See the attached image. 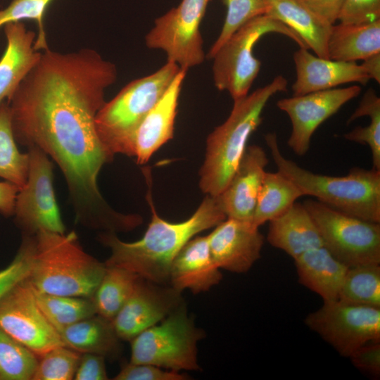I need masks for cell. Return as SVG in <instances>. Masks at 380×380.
I'll return each instance as SVG.
<instances>
[{"label": "cell", "instance_id": "cell-35", "mask_svg": "<svg viewBox=\"0 0 380 380\" xmlns=\"http://www.w3.org/2000/svg\"><path fill=\"white\" fill-rule=\"evenodd\" d=\"M227 14L220 33L210 48L205 58L211 60L221 46L250 20L266 14L263 0H222Z\"/></svg>", "mask_w": 380, "mask_h": 380}, {"label": "cell", "instance_id": "cell-28", "mask_svg": "<svg viewBox=\"0 0 380 380\" xmlns=\"http://www.w3.org/2000/svg\"><path fill=\"white\" fill-rule=\"evenodd\" d=\"M140 277L128 270L106 266L92 296L96 314L112 320L132 293Z\"/></svg>", "mask_w": 380, "mask_h": 380}, {"label": "cell", "instance_id": "cell-7", "mask_svg": "<svg viewBox=\"0 0 380 380\" xmlns=\"http://www.w3.org/2000/svg\"><path fill=\"white\" fill-rule=\"evenodd\" d=\"M278 33L308 49L299 35L276 18L263 14L237 30L217 51L211 60L215 87L227 91L233 101L246 96L260 70L261 63L253 54L256 43L265 34Z\"/></svg>", "mask_w": 380, "mask_h": 380}, {"label": "cell", "instance_id": "cell-8", "mask_svg": "<svg viewBox=\"0 0 380 380\" xmlns=\"http://www.w3.org/2000/svg\"><path fill=\"white\" fill-rule=\"evenodd\" d=\"M201 338V331L195 327L182 305L130 341L129 362L176 372L198 370L197 343Z\"/></svg>", "mask_w": 380, "mask_h": 380}, {"label": "cell", "instance_id": "cell-15", "mask_svg": "<svg viewBox=\"0 0 380 380\" xmlns=\"http://www.w3.org/2000/svg\"><path fill=\"white\" fill-rule=\"evenodd\" d=\"M181 292L140 277L125 304L111 320L120 340L130 341L159 323L182 305Z\"/></svg>", "mask_w": 380, "mask_h": 380}, {"label": "cell", "instance_id": "cell-17", "mask_svg": "<svg viewBox=\"0 0 380 380\" xmlns=\"http://www.w3.org/2000/svg\"><path fill=\"white\" fill-rule=\"evenodd\" d=\"M268 163L267 153L261 146L254 144L246 147L228 184L217 196L227 217L252 223Z\"/></svg>", "mask_w": 380, "mask_h": 380}, {"label": "cell", "instance_id": "cell-5", "mask_svg": "<svg viewBox=\"0 0 380 380\" xmlns=\"http://www.w3.org/2000/svg\"><path fill=\"white\" fill-rule=\"evenodd\" d=\"M266 144L277 170L291 179L303 191L342 213L380 223V170L353 167L341 177L309 171L281 152L277 134L267 133Z\"/></svg>", "mask_w": 380, "mask_h": 380}, {"label": "cell", "instance_id": "cell-23", "mask_svg": "<svg viewBox=\"0 0 380 380\" xmlns=\"http://www.w3.org/2000/svg\"><path fill=\"white\" fill-rule=\"evenodd\" d=\"M266 14L283 23L305 43L316 56L329 58L327 43L332 24L310 8L302 0H263Z\"/></svg>", "mask_w": 380, "mask_h": 380}, {"label": "cell", "instance_id": "cell-41", "mask_svg": "<svg viewBox=\"0 0 380 380\" xmlns=\"http://www.w3.org/2000/svg\"><path fill=\"white\" fill-rule=\"evenodd\" d=\"M74 379H108L105 365V357L95 353H81Z\"/></svg>", "mask_w": 380, "mask_h": 380}, {"label": "cell", "instance_id": "cell-6", "mask_svg": "<svg viewBox=\"0 0 380 380\" xmlns=\"http://www.w3.org/2000/svg\"><path fill=\"white\" fill-rule=\"evenodd\" d=\"M174 62L125 85L96 115L99 137L108 153L129 156L132 138L139 125L165 93L180 70Z\"/></svg>", "mask_w": 380, "mask_h": 380}, {"label": "cell", "instance_id": "cell-21", "mask_svg": "<svg viewBox=\"0 0 380 380\" xmlns=\"http://www.w3.org/2000/svg\"><path fill=\"white\" fill-rule=\"evenodd\" d=\"M3 27L6 46L0 58V103L11 97L42 56L34 48L37 34L22 21Z\"/></svg>", "mask_w": 380, "mask_h": 380}, {"label": "cell", "instance_id": "cell-34", "mask_svg": "<svg viewBox=\"0 0 380 380\" xmlns=\"http://www.w3.org/2000/svg\"><path fill=\"white\" fill-rule=\"evenodd\" d=\"M80 356L65 346L54 348L38 357L32 380L74 379Z\"/></svg>", "mask_w": 380, "mask_h": 380}, {"label": "cell", "instance_id": "cell-40", "mask_svg": "<svg viewBox=\"0 0 380 380\" xmlns=\"http://www.w3.org/2000/svg\"><path fill=\"white\" fill-rule=\"evenodd\" d=\"M353 365L362 372L379 377L380 374V341L366 343L348 357Z\"/></svg>", "mask_w": 380, "mask_h": 380}, {"label": "cell", "instance_id": "cell-13", "mask_svg": "<svg viewBox=\"0 0 380 380\" xmlns=\"http://www.w3.org/2000/svg\"><path fill=\"white\" fill-rule=\"evenodd\" d=\"M0 329L37 357L54 348L64 346L60 334L37 305L27 278L0 299Z\"/></svg>", "mask_w": 380, "mask_h": 380}, {"label": "cell", "instance_id": "cell-31", "mask_svg": "<svg viewBox=\"0 0 380 380\" xmlns=\"http://www.w3.org/2000/svg\"><path fill=\"white\" fill-rule=\"evenodd\" d=\"M338 300L380 308V265L349 267Z\"/></svg>", "mask_w": 380, "mask_h": 380}, {"label": "cell", "instance_id": "cell-42", "mask_svg": "<svg viewBox=\"0 0 380 380\" xmlns=\"http://www.w3.org/2000/svg\"><path fill=\"white\" fill-rule=\"evenodd\" d=\"M310 8L334 25L344 0H302Z\"/></svg>", "mask_w": 380, "mask_h": 380}, {"label": "cell", "instance_id": "cell-19", "mask_svg": "<svg viewBox=\"0 0 380 380\" xmlns=\"http://www.w3.org/2000/svg\"><path fill=\"white\" fill-rule=\"evenodd\" d=\"M296 78L292 85L293 96L327 90L357 82L366 84L370 80L361 65L320 58L299 47L293 56Z\"/></svg>", "mask_w": 380, "mask_h": 380}, {"label": "cell", "instance_id": "cell-14", "mask_svg": "<svg viewBox=\"0 0 380 380\" xmlns=\"http://www.w3.org/2000/svg\"><path fill=\"white\" fill-rule=\"evenodd\" d=\"M360 92V86L353 85L279 100L277 106L291 120V132L287 141L290 148L299 156L306 154L312 137L319 125Z\"/></svg>", "mask_w": 380, "mask_h": 380}, {"label": "cell", "instance_id": "cell-24", "mask_svg": "<svg viewBox=\"0 0 380 380\" xmlns=\"http://www.w3.org/2000/svg\"><path fill=\"white\" fill-rule=\"evenodd\" d=\"M293 260L303 286L318 294L324 302L338 300L348 266L324 246L309 250Z\"/></svg>", "mask_w": 380, "mask_h": 380}, {"label": "cell", "instance_id": "cell-38", "mask_svg": "<svg viewBox=\"0 0 380 380\" xmlns=\"http://www.w3.org/2000/svg\"><path fill=\"white\" fill-rule=\"evenodd\" d=\"M380 20V0H344L337 20L342 24L360 25Z\"/></svg>", "mask_w": 380, "mask_h": 380}, {"label": "cell", "instance_id": "cell-9", "mask_svg": "<svg viewBox=\"0 0 380 380\" xmlns=\"http://www.w3.org/2000/svg\"><path fill=\"white\" fill-rule=\"evenodd\" d=\"M312 216L323 246L348 267L380 265V223L335 210L319 201L303 203Z\"/></svg>", "mask_w": 380, "mask_h": 380}, {"label": "cell", "instance_id": "cell-3", "mask_svg": "<svg viewBox=\"0 0 380 380\" xmlns=\"http://www.w3.org/2000/svg\"><path fill=\"white\" fill-rule=\"evenodd\" d=\"M27 236L32 256L27 280L36 290L51 294L92 298L106 266L87 253L72 231L41 229Z\"/></svg>", "mask_w": 380, "mask_h": 380}, {"label": "cell", "instance_id": "cell-20", "mask_svg": "<svg viewBox=\"0 0 380 380\" xmlns=\"http://www.w3.org/2000/svg\"><path fill=\"white\" fill-rule=\"evenodd\" d=\"M222 278L210 249L207 236L191 238L174 258L169 284L177 291L190 290L194 293L205 292Z\"/></svg>", "mask_w": 380, "mask_h": 380}, {"label": "cell", "instance_id": "cell-33", "mask_svg": "<svg viewBox=\"0 0 380 380\" xmlns=\"http://www.w3.org/2000/svg\"><path fill=\"white\" fill-rule=\"evenodd\" d=\"M38 357L0 329V380H32Z\"/></svg>", "mask_w": 380, "mask_h": 380}, {"label": "cell", "instance_id": "cell-27", "mask_svg": "<svg viewBox=\"0 0 380 380\" xmlns=\"http://www.w3.org/2000/svg\"><path fill=\"white\" fill-rule=\"evenodd\" d=\"M303 196L300 189L281 172H265L252 224L260 227L284 213Z\"/></svg>", "mask_w": 380, "mask_h": 380}, {"label": "cell", "instance_id": "cell-2", "mask_svg": "<svg viewBox=\"0 0 380 380\" xmlns=\"http://www.w3.org/2000/svg\"><path fill=\"white\" fill-rule=\"evenodd\" d=\"M147 201L151 219L139 240L125 242L110 232H100L97 239L110 251L104 262L106 266L124 268L149 281L167 285L172 261L184 244L197 234L217 226L227 215L218 197L207 195L190 217L170 222L157 213L150 190Z\"/></svg>", "mask_w": 380, "mask_h": 380}, {"label": "cell", "instance_id": "cell-18", "mask_svg": "<svg viewBox=\"0 0 380 380\" xmlns=\"http://www.w3.org/2000/svg\"><path fill=\"white\" fill-rule=\"evenodd\" d=\"M186 70L180 69L168 89L135 130L129 157L145 164L163 145L174 137L175 122L182 87Z\"/></svg>", "mask_w": 380, "mask_h": 380}, {"label": "cell", "instance_id": "cell-16", "mask_svg": "<svg viewBox=\"0 0 380 380\" xmlns=\"http://www.w3.org/2000/svg\"><path fill=\"white\" fill-rule=\"evenodd\" d=\"M216 265L234 273L248 272L261 256L265 237L251 222L227 217L207 235Z\"/></svg>", "mask_w": 380, "mask_h": 380}, {"label": "cell", "instance_id": "cell-37", "mask_svg": "<svg viewBox=\"0 0 380 380\" xmlns=\"http://www.w3.org/2000/svg\"><path fill=\"white\" fill-rule=\"evenodd\" d=\"M32 263L31 250L27 236L22 234L19 248L12 261L0 270V299L14 286L28 278Z\"/></svg>", "mask_w": 380, "mask_h": 380}, {"label": "cell", "instance_id": "cell-30", "mask_svg": "<svg viewBox=\"0 0 380 380\" xmlns=\"http://www.w3.org/2000/svg\"><path fill=\"white\" fill-rule=\"evenodd\" d=\"M29 170L27 152H20L14 138L7 101L0 103V177L20 189L25 184Z\"/></svg>", "mask_w": 380, "mask_h": 380}, {"label": "cell", "instance_id": "cell-36", "mask_svg": "<svg viewBox=\"0 0 380 380\" xmlns=\"http://www.w3.org/2000/svg\"><path fill=\"white\" fill-rule=\"evenodd\" d=\"M53 0H12L5 8L0 9V28L6 24L33 20L38 27L34 48L38 50L47 49L48 44L44 30L45 11Z\"/></svg>", "mask_w": 380, "mask_h": 380}, {"label": "cell", "instance_id": "cell-11", "mask_svg": "<svg viewBox=\"0 0 380 380\" xmlns=\"http://www.w3.org/2000/svg\"><path fill=\"white\" fill-rule=\"evenodd\" d=\"M29 170L25 184L18 191L14 222L22 234L44 229L60 234L66 229L62 220L53 188V163L40 148H27Z\"/></svg>", "mask_w": 380, "mask_h": 380}, {"label": "cell", "instance_id": "cell-1", "mask_svg": "<svg viewBox=\"0 0 380 380\" xmlns=\"http://www.w3.org/2000/svg\"><path fill=\"white\" fill-rule=\"evenodd\" d=\"M117 78L116 65L92 49L61 53L48 47L6 100L17 144L40 148L57 164L75 222L101 232L120 230L127 217L108 204L98 184L101 168L113 158L95 118Z\"/></svg>", "mask_w": 380, "mask_h": 380}, {"label": "cell", "instance_id": "cell-22", "mask_svg": "<svg viewBox=\"0 0 380 380\" xmlns=\"http://www.w3.org/2000/svg\"><path fill=\"white\" fill-rule=\"evenodd\" d=\"M269 223L268 243L293 259L309 250L323 246L318 228L303 203H294Z\"/></svg>", "mask_w": 380, "mask_h": 380}, {"label": "cell", "instance_id": "cell-29", "mask_svg": "<svg viewBox=\"0 0 380 380\" xmlns=\"http://www.w3.org/2000/svg\"><path fill=\"white\" fill-rule=\"evenodd\" d=\"M32 289L40 310L59 334L67 327L96 314L92 298L55 295Z\"/></svg>", "mask_w": 380, "mask_h": 380}, {"label": "cell", "instance_id": "cell-39", "mask_svg": "<svg viewBox=\"0 0 380 380\" xmlns=\"http://www.w3.org/2000/svg\"><path fill=\"white\" fill-rule=\"evenodd\" d=\"M189 376L179 372L163 370L148 364L129 362L122 367L115 380H185Z\"/></svg>", "mask_w": 380, "mask_h": 380}, {"label": "cell", "instance_id": "cell-44", "mask_svg": "<svg viewBox=\"0 0 380 380\" xmlns=\"http://www.w3.org/2000/svg\"><path fill=\"white\" fill-rule=\"evenodd\" d=\"M369 79L380 83V53H374L363 60L361 64Z\"/></svg>", "mask_w": 380, "mask_h": 380}, {"label": "cell", "instance_id": "cell-12", "mask_svg": "<svg viewBox=\"0 0 380 380\" xmlns=\"http://www.w3.org/2000/svg\"><path fill=\"white\" fill-rule=\"evenodd\" d=\"M305 324L346 357L366 343L380 341L379 308L324 302L307 315Z\"/></svg>", "mask_w": 380, "mask_h": 380}, {"label": "cell", "instance_id": "cell-4", "mask_svg": "<svg viewBox=\"0 0 380 380\" xmlns=\"http://www.w3.org/2000/svg\"><path fill=\"white\" fill-rule=\"evenodd\" d=\"M287 80L276 76L267 84L244 97L234 100L227 120L206 140V153L199 172V186L207 195H220L228 184L246 151L250 136L262 122L269 100L285 91Z\"/></svg>", "mask_w": 380, "mask_h": 380}, {"label": "cell", "instance_id": "cell-43", "mask_svg": "<svg viewBox=\"0 0 380 380\" xmlns=\"http://www.w3.org/2000/svg\"><path fill=\"white\" fill-rule=\"evenodd\" d=\"M20 189L5 181L0 182V213L5 217L13 215L16 196Z\"/></svg>", "mask_w": 380, "mask_h": 380}, {"label": "cell", "instance_id": "cell-32", "mask_svg": "<svg viewBox=\"0 0 380 380\" xmlns=\"http://www.w3.org/2000/svg\"><path fill=\"white\" fill-rule=\"evenodd\" d=\"M363 116H369V124L356 127L343 137L348 141L367 145L372 153V168L380 170V99L373 89L365 93L347 123Z\"/></svg>", "mask_w": 380, "mask_h": 380}, {"label": "cell", "instance_id": "cell-26", "mask_svg": "<svg viewBox=\"0 0 380 380\" xmlns=\"http://www.w3.org/2000/svg\"><path fill=\"white\" fill-rule=\"evenodd\" d=\"M329 58L355 62L380 53V20L370 23L333 25L327 43Z\"/></svg>", "mask_w": 380, "mask_h": 380}, {"label": "cell", "instance_id": "cell-25", "mask_svg": "<svg viewBox=\"0 0 380 380\" xmlns=\"http://www.w3.org/2000/svg\"><path fill=\"white\" fill-rule=\"evenodd\" d=\"M64 346L80 353H95L116 357L121 341L112 321L98 314L71 324L60 332Z\"/></svg>", "mask_w": 380, "mask_h": 380}, {"label": "cell", "instance_id": "cell-10", "mask_svg": "<svg viewBox=\"0 0 380 380\" xmlns=\"http://www.w3.org/2000/svg\"><path fill=\"white\" fill-rule=\"evenodd\" d=\"M211 0H182L179 4L156 18L145 37L146 46L163 50L167 61L188 70L205 58L200 25Z\"/></svg>", "mask_w": 380, "mask_h": 380}]
</instances>
